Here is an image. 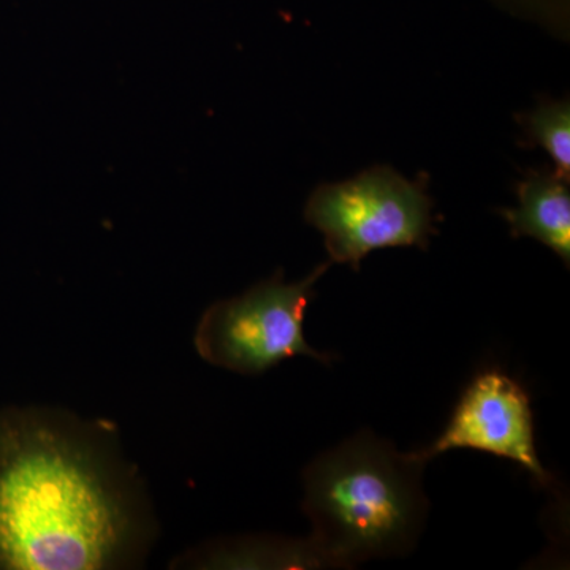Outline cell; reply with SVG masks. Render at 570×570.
Returning a JSON list of instances; mask_svg holds the SVG:
<instances>
[{
	"label": "cell",
	"mask_w": 570,
	"mask_h": 570,
	"mask_svg": "<svg viewBox=\"0 0 570 570\" xmlns=\"http://www.w3.org/2000/svg\"><path fill=\"white\" fill-rule=\"evenodd\" d=\"M456 449L512 460L542 485L551 482L535 452L530 396L515 379L502 371L489 370L474 377L444 433L430 448L419 450L417 455L428 463Z\"/></svg>",
	"instance_id": "cell-5"
},
{
	"label": "cell",
	"mask_w": 570,
	"mask_h": 570,
	"mask_svg": "<svg viewBox=\"0 0 570 570\" xmlns=\"http://www.w3.org/2000/svg\"><path fill=\"white\" fill-rule=\"evenodd\" d=\"M524 146L546 149L554 168L570 179V104L564 100H542L532 111L517 115Z\"/></svg>",
	"instance_id": "cell-8"
},
{
	"label": "cell",
	"mask_w": 570,
	"mask_h": 570,
	"mask_svg": "<svg viewBox=\"0 0 570 570\" xmlns=\"http://www.w3.org/2000/svg\"><path fill=\"white\" fill-rule=\"evenodd\" d=\"M570 179L554 168L528 170L517 184V208L501 209L499 214L510 225L513 238L538 239L570 264Z\"/></svg>",
	"instance_id": "cell-6"
},
{
	"label": "cell",
	"mask_w": 570,
	"mask_h": 570,
	"mask_svg": "<svg viewBox=\"0 0 570 570\" xmlns=\"http://www.w3.org/2000/svg\"><path fill=\"white\" fill-rule=\"evenodd\" d=\"M330 265H318L299 283H285L277 272L243 295L213 303L195 330L198 355L245 376H257L296 355L330 363V355L314 351L303 333L307 306L316 296L314 285Z\"/></svg>",
	"instance_id": "cell-4"
},
{
	"label": "cell",
	"mask_w": 570,
	"mask_h": 570,
	"mask_svg": "<svg viewBox=\"0 0 570 570\" xmlns=\"http://www.w3.org/2000/svg\"><path fill=\"white\" fill-rule=\"evenodd\" d=\"M151 534L140 480L107 423L0 411V570L126 568Z\"/></svg>",
	"instance_id": "cell-1"
},
{
	"label": "cell",
	"mask_w": 570,
	"mask_h": 570,
	"mask_svg": "<svg viewBox=\"0 0 570 570\" xmlns=\"http://www.w3.org/2000/svg\"><path fill=\"white\" fill-rule=\"evenodd\" d=\"M205 568L317 569L330 568L309 540L246 539L202 551Z\"/></svg>",
	"instance_id": "cell-7"
},
{
	"label": "cell",
	"mask_w": 570,
	"mask_h": 570,
	"mask_svg": "<svg viewBox=\"0 0 570 570\" xmlns=\"http://www.w3.org/2000/svg\"><path fill=\"white\" fill-rule=\"evenodd\" d=\"M426 175L407 179L387 165L317 186L306 202V223L324 236L332 264L358 272L363 258L387 247L425 250L438 234Z\"/></svg>",
	"instance_id": "cell-3"
},
{
	"label": "cell",
	"mask_w": 570,
	"mask_h": 570,
	"mask_svg": "<svg viewBox=\"0 0 570 570\" xmlns=\"http://www.w3.org/2000/svg\"><path fill=\"white\" fill-rule=\"evenodd\" d=\"M425 461L387 441L360 433L322 453L306 468L303 510L313 523L311 542L330 568H351L396 557L414 547L428 502Z\"/></svg>",
	"instance_id": "cell-2"
},
{
	"label": "cell",
	"mask_w": 570,
	"mask_h": 570,
	"mask_svg": "<svg viewBox=\"0 0 570 570\" xmlns=\"http://www.w3.org/2000/svg\"><path fill=\"white\" fill-rule=\"evenodd\" d=\"M510 7L547 14V18L562 20L568 14V0H501Z\"/></svg>",
	"instance_id": "cell-9"
}]
</instances>
